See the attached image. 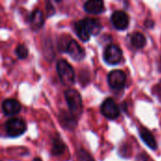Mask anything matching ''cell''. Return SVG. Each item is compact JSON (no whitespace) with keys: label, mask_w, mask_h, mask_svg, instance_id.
<instances>
[{"label":"cell","mask_w":161,"mask_h":161,"mask_svg":"<svg viewBox=\"0 0 161 161\" xmlns=\"http://www.w3.org/2000/svg\"><path fill=\"white\" fill-rule=\"evenodd\" d=\"M54 13H55V8H54V7L51 6V3H50V2H47V3H46V14H47V16L50 17V16H52Z\"/></svg>","instance_id":"44dd1931"},{"label":"cell","mask_w":161,"mask_h":161,"mask_svg":"<svg viewBox=\"0 0 161 161\" xmlns=\"http://www.w3.org/2000/svg\"><path fill=\"white\" fill-rule=\"evenodd\" d=\"M140 137L141 139L145 142V144L151 148L152 150H156L158 148V143L157 141L155 139V137L153 136V134L146 128H141L140 129Z\"/></svg>","instance_id":"5bb4252c"},{"label":"cell","mask_w":161,"mask_h":161,"mask_svg":"<svg viewBox=\"0 0 161 161\" xmlns=\"http://www.w3.org/2000/svg\"><path fill=\"white\" fill-rule=\"evenodd\" d=\"M111 24L118 30H125L129 25V17L123 10H115L110 17Z\"/></svg>","instance_id":"52a82bcc"},{"label":"cell","mask_w":161,"mask_h":161,"mask_svg":"<svg viewBox=\"0 0 161 161\" xmlns=\"http://www.w3.org/2000/svg\"><path fill=\"white\" fill-rule=\"evenodd\" d=\"M15 54L20 59H25L28 56V49L25 44H19L15 49Z\"/></svg>","instance_id":"ac0fdd59"},{"label":"cell","mask_w":161,"mask_h":161,"mask_svg":"<svg viewBox=\"0 0 161 161\" xmlns=\"http://www.w3.org/2000/svg\"><path fill=\"white\" fill-rule=\"evenodd\" d=\"M84 10L90 14H100L105 11L104 2L101 0H89L84 3Z\"/></svg>","instance_id":"7c38bea8"},{"label":"cell","mask_w":161,"mask_h":161,"mask_svg":"<svg viewBox=\"0 0 161 161\" xmlns=\"http://www.w3.org/2000/svg\"><path fill=\"white\" fill-rule=\"evenodd\" d=\"M2 111L7 116L16 115L21 111V105L15 99H6L2 103Z\"/></svg>","instance_id":"9c48e42d"},{"label":"cell","mask_w":161,"mask_h":161,"mask_svg":"<svg viewBox=\"0 0 161 161\" xmlns=\"http://www.w3.org/2000/svg\"><path fill=\"white\" fill-rule=\"evenodd\" d=\"M57 72L60 82L64 86H72L75 83V71L72 65L65 59H59L57 62Z\"/></svg>","instance_id":"7a4b0ae2"},{"label":"cell","mask_w":161,"mask_h":161,"mask_svg":"<svg viewBox=\"0 0 161 161\" xmlns=\"http://www.w3.org/2000/svg\"><path fill=\"white\" fill-rule=\"evenodd\" d=\"M66 52L69 54V56L73 59L77 60V61H80V60H82L85 58V51H84V49L79 45V43L76 41H75L73 39L70 41Z\"/></svg>","instance_id":"ba28073f"},{"label":"cell","mask_w":161,"mask_h":161,"mask_svg":"<svg viewBox=\"0 0 161 161\" xmlns=\"http://www.w3.org/2000/svg\"><path fill=\"white\" fill-rule=\"evenodd\" d=\"M158 70L161 72V58H159V60H158Z\"/></svg>","instance_id":"603a6c76"},{"label":"cell","mask_w":161,"mask_h":161,"mask_svg":"<svg viewBox=\"0 0 161 161\" xmlns=\"http://www.w3.org/2000/svg\"><path fill=\"white\" fill-rule=\"evenodd\" d=\"M144 25H145V26H146V27H148V28H152V27H154V25H155V23H154V21L147 19V20H145V22H144Z\"/></svg>","instance_id":"7402d4cb"},{"label":"cell","mask_w":161,"mask_h":161,"mask_svg":"<svg viewBox=\"0 0 161 161\" xmlns=\"http://www.w3.org/2000/svg\"><path fill=\"white\" fill-rule=\"evenodd\" d=\"M101 112L102 114L109 119L115 120L120 116V108L113 98H107L101 105Z\"/></svg>","instance_id":"5b68a950"},{"label":"cell","mask_w":161,"mask_h":161,"mask_svg":"<svg viewBox=\"0 0 161 161\" xmlns=\"http://www.w3.org/2000/svg\"><path fill=\"white\" fill-rule=\"evenodd\" d=\"M126 81V75L121 70H113L108 75V83L112 90H122Z\"/></svg>","instance_id":"8992f818"},{"label":"cell","mask_w":161,"mask_h":161,"mask_svg":"<svg viewBox=\"0 0 161 161\" xmlns=\"http://www.w3.org/2000/svg\"><path fill=\"white\" fill-rule=\"evenodd\" d=\"M5 130L8 137L16 138L23 135L26 131V124L23 119L11 118L6 122Z\"/></svg>","instance_id":"3957f363"},{"label":"cell","mask_w":161,"mask_h":161,"mask_svg":"<svg viewBox=\"0 0 161 161\" xmlns=\"http://www.w3.org/2000/svg\"><path fill=\"white\" fill-rule=\"evenodd\" d=\"M82 23L90 35H98L102 30V25L99 20L94 18L82 19Z\"/></svg>","instance_id":"4fadbf2b"},{"label":"cell","mask_w":161,"mask_h":161,"mask_svg":"<svg viewBox=\"0 0 161 161\" xmlns=\"http://www.w3.org/2000/svg\"><path fill=\"white\" fill-rule=\"evenodd\" d=\"M64 97L68 104L70 112L74 116L79 117L83 112V103L79 92L75 90L70 89L64 92Z\"/></svg>","instance_id":"6da1fadb"},{"label":"cell","mask_w":161,"mask_h":161,"mask_svg":"<svg viewBox=\"0 0 161 161\" xmlns=\"http://www.w3.org/2000/svg\"><path fill=\"white\" fill-rule=\"evenodd\" d=\"M75 32L76 33L77 37L83 41V42H88L90 40V37L91 35L89 34V32L86 30L83 23H82V20H79L77 21L75 24Z\"/></svg>","instance_id":"e0dca14e"},{"label":"cell","mask_w":161,"mask_h":161,"mask_svg":"<svg viewBox=\"0 0 161 161\" xmlns=\"http://www.w3.org/2000/svg\"><path fill=\"white\" fill-rule=\"evenodd\" d=\"M33 161H42V159H41V158H35L33 159Z\"/></svg>","instance_id":"cb8c5ba5"},{"label":"cell","mask_w":161,"mask_h":161,"mask_svg":"<svg viewBox=\"0 0 161 161\" xmlns=\"http://www.w3.org/2000/svg\"><path fill=\"white\" fill-rule=\"evenodd\" d=\"M104 60L109 65H116L123 58V51L116 44H108L104 50Z\"/></svg>","instance_id":"277c9868"},{"label":"cell","mask_w":161,"mask_h":161,"mask_svg":"<svg viewBox=\"0 0 161 161\" xmlns=\"http://www.w3.org/2000/svg\"><path fill=\"white\" fill-rule=\"evenodd\" d=\"M65 149H66V146H65L64 142L57 134L53 138V142H52V150H51L52 155L53 156H59L65 151Z\"/></svg>","instance_id":"9a60e30c"},{"label":"cell","mask_w":161,"mask_h":161,"mask_svg":"<svg viewBox=\"0 0 161 161\" xmlns=\"http://www.w3.org/2000/svg\"><path fill=\"white\" fill-rule=\"evenodd\" d=\"M77 161H94L92 156L84 149H79L76 153Z\"/></svg>","instance_id":"d6986e66"},{"label":"cell","mask_w":161,"mask_h":161,"mask_svg":"<svg viewBox=\"0 0 161 161\" xmlns=\"http://www.w3.org/2000/svg\"><path fill=\"white\" fill-rule=\"evenodd\" d=\"M130 42L135 48H142L146 44V38L141 32H134L130 36Z\"/></svg>","instance_id":"2e32d148"},{"label":"cell","mask_w":161,"mask_h":161,"mask_svg":"<svg viewBox=\"0 0 161 161\" xmlns=\"http://www.w3.org/2000/svg\"><path fill=\"white\" fill-rule=\"evenodd\" d=\"M72 39L68 36V37H65V38H60L59 42H58V50L60 52H66L67 50V47H68V44L70 42Z\"/></svg>","instance_id":"ffe728a7"},{"label":"cell","mask_w":161,"mask_h":161,"mask_svg":"<svg viewBox=\"0 0 161 161\" xmlns=\"http://www.w3.org/2000/svg\"><path fill=\"white\" fill-rule=\"evenodd\" d=\"M44 24V16L41 9H34L29 16V25L33 31H37L42 27Z\"/></svg>","instance_id":"30bf717a"},{"label":"cell","mask_w":161,"mask_h":161,"mask_svg":"<svg viewBox=\"0 0 161 161\" xmlns=\"http://www.w3.org/2000/svg\"><path fill=\"white\" fill-rule=\"evenodd\" d=\"M59 124L62 125L64 129L74 130L77 125L76 117L74 116L71 112H66L65 110H61L59 114Z\"/></svg>","instance_id":"8fae6325"}]
</instances>
